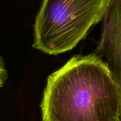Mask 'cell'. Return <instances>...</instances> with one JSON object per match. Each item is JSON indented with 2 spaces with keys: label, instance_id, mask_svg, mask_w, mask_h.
Wrapping results in <instances>:
<instances>
[{
  "label": "cell",
  "instance_id": "1",
  "mask_svg": "<svg viewBox=\"0 0 121 121\" xmlns=\"http://www.w3.org/2000/svg\"><path fill=\"white\" fill-rule=\"evenodd\" d=\"M42 121H121V96L106 62L95 52L72 57L47 79Z\"/></svg>",
  "mask_w": 121,
  "mask_h": 121
},
{
  "label": "cell",
  "instance_id": "2",
  "mask_svg": "<svg viewBox=\"0 0 121 121\" xmlns=\"http://www.w3.org/2000/svg\"><path fill=\"white\" fill-rule=\"evenodd\" d=\"M110 0H43L33 26V48L57 55L74 49L103 20Z\"/></svg>",
  "mask_w": 121,
  "mask_h": 121
},
{
  "label": "cell",
  "instance_id": "3",
  "mask_svg": "<svg viewBox=\"0 0 121 121\" xmlns=\"http://www.w3.org/2000/svg\"><path fill=\"white\" fill-rule=\"evenodd\" d=\"M95 53L107 64L121 96V0H110Z\"/></svg>",
  "mask_w": 121,
  "mask_h": 121
},
{
  "label": "cell",
  "instance_id": "4",
  "mask_svg": "<svg viewBox=\"0 0 121 121\" xmlns=\"http://www.w3.org/2000/svg\"><path fill=\"white\" fill-rule=\"evenodd\" d=\"M0 81H1V86H3L4 84L7 79V72L4 63V60L1 58V68H0Z\"/></svg>",
  "mask_w": 121,
  "mask_h": 121
}]
</instances>
